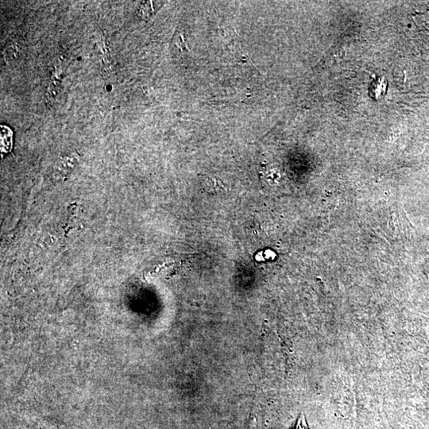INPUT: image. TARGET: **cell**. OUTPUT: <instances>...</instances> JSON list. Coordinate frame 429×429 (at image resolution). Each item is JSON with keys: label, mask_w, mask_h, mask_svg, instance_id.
<instances>
[{"label": "cell", "mask_w": 429, "mask_h": 429, "mask_svg": "<svg viewBox=\"0 0 429 429\" xmlns=\"http://www.w3.org/2000/svg\"><path fill=\"white\" fill-rule=\"evenodd\" d=\"M12 131L6 126H1V143L2 150L4 151H9L12 146Z\"/></svg>", "instance_id": "3957f363"}, {"label": "cell", "mask_w": 429, "mask_h": 429, "mask_svg": "<svg viewBox=\"0 0 429 429\" xmlns=\"http://www.w3.org/2000/svg\"><path fill=\"white\" fill-rule=\"evenodd\" d=\"M154 12H155L154 2L141 3L137 9V16L140 19L146 20L151 17Z\"/></svg>", "instance_id": "7a4b0ae2"}, {"label": "cell", "mask_w": 429, "mask_h": 429, "mask_svg": "<svg viewBox=\"0 0 429 429\" xmlns=\"http://www.w3.org/2000/svg\"><path fill=\"white\" fill-rule=\"evenodd\" d=\"M292 429H309L305 415L303 413L300 416L298 422L296 423L295 427Z\"/></svg>", "instance_id": "277c9868"}, {"label": "cell", "mask_w": 429, "mask_h": 429, "mask_svg": "<svg viewBox=\"0 0 429 429\" xmlns=\"http://www.w3.org/2000/svg\"><path fill=\"white\" fill-rule=\"evenodd\" d=\"M386 90H387V83L385 78H379L373 81L370 89L371 96L375 100H380L382 98L386 95Z\"/></svg>", "instance_id": "6da1fadb"}]
</instances>
